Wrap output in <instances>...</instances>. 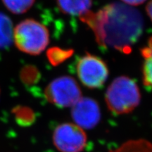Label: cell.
I'll return each instance as SVG.
<instances>
[{
  "instance_id": "cell-5",
  "label": "cell",
  "mask_w": 152,
  "mask_h": 152,
  "mask_svg": "<svg viewBox=\"0 0 152 152\" xmlns=\"http://www.w3.org/2000/svg\"><path fill=\"white\" fill-rule=\"evenodd\" d=\"M75 68L82 84L90 89L102 87L109 77V68L105 61L88 53L80 57Z\"/></svg>"
},
{
  "instance_id": "cell-13",
  "label": "cell",
  "mask_w": 152,
  "mask_h": 152,
  "mask_svg": "<svg viewBox=\"0 0 152 152\" xmlns=\"http://www.w3.org/2000/svg\"><path fill=\"white\" fill-rule=\"evenodd\" d=\"M40 74L38 69L33 66H26L20 72V79L26 85H33L39 81Z\"/></svg>"
},
{
  "instance_id": "cell-3",
  "label": "cell",
  "mask_w": 152,
  "mask_h": 152,
  "mask_svg": "<svg viewBox=\"0 0 152 152\" xmlns=\"http://www.w3.org/2000/svg\"><path fill=\"white\" fill-rule=\"evenodd\" d=\"M13 42L20 52L33 56L39 55L49 45V30L34 19H26L14 28Z\"/></svg>"
},
{
  "instance_id": "cell-14",
  "label": "cell",
  "mask_w": 152,
  "mask_h": 152,
  "mask_svg": "<svg viewBox=\"0 0 152 152\" xmlns=\"http://www.w3.org/2000/svg\"><path fill=\"white\" fill-rule=\"evenodd\" d=\"M125 4L130 6H138L143 4L146 0H121Z\"/></svg>"
},
{
  "instance_id": "cell-10",
  "label": "cell",
  "mask_w": 152,
  "mask_h": 152,
  "mask_svg": "<svg viewBox=\"0 0 152 152\" xmlns=\"http://www.w3.org/2000/svg\"><path fill=\"white\" fill-rule=\"evenodd\" d=\"M14 26L9 17L0 13V49L10 46L14 37Z\"/></svg>"
},
{
  "instance_id": "cell-4",
  "label": "cell",
  "mask_w": 152,
  "mask_h": 152,
  "mask_svg": "<svg viewBox=\"0 0 152 152\" xmlns=\"http://www.w3.org/2000/svg\"><path fill=\"white\" fill-rule=\"evenodd\" d=\"M45 96L49 103L58 107H72L80 99L82 92L75 79L64 75L56 77L47 85Z\"/></svg>"
},
{
  "instance_id": "cell-11",
  "label": "cell",
  "mask_w": 152,
  "mask_h": 152,
  "mask_svg": "<svg viewBox=\"0 0 152 152\" xmlns=\"http://www.w3.org/2000/svg\"><path fill=\"white\" fill-rule=\"evenodd\" d=\"M73 54V49H65L59 47H52L47 52V56L52 65L56 66L66 61Z\"/></svg>"
},
{
  "instance_id": "cell-9",
  "label": "cell",
  "mask_w": 152,
  "mask_h": 152,
  "mask_svg": "<svg viewBox=\"0 0 152 152\" xmlns=\"http://www.w3.org/2000/svg\"><path fill=\"white\" fill-rule=\"evenodd\" d=\"M141 54L143 58L142 81L146 87L152 88V36L149 38L147 45L141 49Z\"/></svg>"
},
{
  "instance_id": "cell-12",
  "label": "cell",
  "mask_w": 152,
  "mask_h": 152,
  "mask_svg": "<svg viewBox=\"0 0 152 152\" xmlns=\"http://www.w3.org/2000/svg\"><path fill=\"white\" fill-rule=\"evenodd\" d=\"M5 7L14 14L26 13L33 7L35 0H1Z\"/></svg>"
},
{
  "instance_id": "cell-8",
  "label": "cell",
  "mask_w": 152,
  "mask_h": 152,
  "mask_svg": "<svg viewBox=\"0 0 152 152\" xmlns=\"http://www.w3.org/2000/svg\"><path fill=\"white\" fill-rule=\"evenodd\" d=\"M56 3L64 14L81 16L90 11L92 0H56Z\"/></svg>"
},
{
  "instance_id": "cell-6",
  "label": "cell",
  "mask_w": 152,
  "mask_h": 152,
  "mask_svg": "<svg viewBox=\"0 0 152 152\" xmlns=\"http://www.w3.org/2000/svg\"><path fill=\"white\" fill-rule=\"evenodd\" d=\"M53 142L61 152H81L86 146L87 135L78 125L63 123L54 130Z\"/></svg>"
},
{
  "instance_id": "cell-15",
  "label": "cell",
  "mask_w": 152,
  "mask_h": 152,
  "mask_svg": "<svg viewBox=\"0 0 152 152\" xmlns=\"http://www.w3.org/2000/svg\"><path fill=\"white\" fill-rule=\"evenodd\" d=\"M146 11H147L148 16L152 21V0L147 4V7H146Z\"/></svg>"
},
{
  "instance_id": "cell-2",
  "label": "cell",
  "mask_w": 152,
  "mask_h": 152,
  "mask_svg": "<svg viewBox=\"0 0 152 152\" xmlns=\"http://www.w3.org/2000/svg\"><path fill=\"white\" fill-rule=\"evenodd\" d=\"M140 88L130 77L120 76L108 87L105 95L106 103L112 113L116 115L132 112L140 104Z\"/></svg>"
},
{
  "instance_id": "cell-1",
  "label": "cell",
  "mask_w": 152,
  "mask_h": 152,
  "mask_svg": "<svg viewBox=\"0 0 152 152\" xmlns=\"http://www.w3.org/2000/svg\"><path fill=\"white\" fill-rule=\"evenodd\" d=\"M80 18L92 29L99 46L123 54H130L144 29L140 11L121 2L104 6L96 13L89 11Z\"/></svg>"
},
{
  "instance_id": "cell-7",
  "label": "cell",
  "mask_w": 152,
  "mask_h": 152,
  "mask_svg": "<svg viewBox=\"0 0 152 152\" xmlns=\"http://www.w3.org/2000/svg\"><path fill=\"white\" fill-rule=\"evenodd\" d=\"M72 117L76 125L83 129H91L99 122V106L92 98L81 97L72 106Z\"/></svg>"
}]
</instances>
